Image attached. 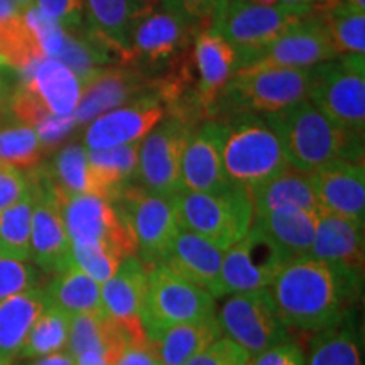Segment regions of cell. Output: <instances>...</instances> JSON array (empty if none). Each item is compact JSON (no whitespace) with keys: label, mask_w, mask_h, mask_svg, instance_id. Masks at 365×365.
Returning <instances> with one entry per match:
<instances>
[{"label":"cell","mask_w":365,"mask_h":365,"mask_svg":"<svg viewBox=\"0 0 365 365\" xmlns=\"http://www.w3.org/2000/svg\"><path fill=\"white\" fill-rule=\"evenodd\" d=\"M4 105V86H2V81H0V108H2Z\"/></svg>","instance_id":"6f0895ef"},{"label":"cell","mask_w":365,"mask_h":365,"mask_svg":"<svg viewBox=\"0 0 365 365\" xmlns=\"http://www.w3.org/2000/svg\"><path fill=\"white\" fill-rule=\"evenodd\" d=\"M323 2H327V0H323Z\"/></svg>","instance_id":"91938a15"},{"label":"cell","mask_w":365,"mask_h":365,"mask_svg":"<svg viewBox=\"0 0 365 365\" xmlns=\"http://www.w3.org/2000/svg\"><path fill=\"white\" fill-rule=\"evenodd\" d=\"M59 202L70 244L107 247L124 259L137 255L134 235L110 200L97 195H73L59 196Z\"/></svg>","instance_id":"30bf717a"},{"label":"cell","mask_w":365,"mask_h":365,"mask_svg":"<svg viewBox=\"0 0 365 365\" xmlns=\"http://www.w3.org/2000/svg\"><path fill=\"white\" fill-rule=\"evenodd\" d=\"M43 58L21 7L14 0H0V66L26 73Z\"/></svg>","instance_id":"f546056e"},{"label":"cell","mask_w":365,"mask_h":365,"mask_svg":"<svg viewBox=\"0 0 365 365\" xmlns=\"http://www.w3.org/2000/svg\"><path fill=\"white\" fill-rule=\"evenodd\" d=\"M48 304L61 309L73 317L80 313L103 312L100 298V284L80 267L68 266L54 274L49 284L44 287Z\"/></svg>","instance_id":"d6a6232c"},{"label":"cell","mask_w":365,"mask_h":365,"mask_svg":"<svg viewBox=\"0 0 365 365\" xmlns=\"http://www.w3.org/2000/svg\"><path fill=\"white\" fill-rule=\"evenodd\" d=\"M163 6V0H85V24L110 46L118 63L135 27Z\"/></svg>","instance_id":"603a6c76"},{"label":"cell","mask_w":365,"mask_h":365,"mask_svg":"<svg viewBox=\"0 0 365 365\" xmlns=\"http://www.w3.org/2000/svg\"><path fill=\"white\" fill-rule=\"evenodd\" d=\"M71 245V259L76 267H80L85 274H88L98 284H103L115 274L124 257L120 254L113 252L107 247H98V245Z\"/></svg>","instance_id":"60d3db41"},{"label":"cell","mask_w":365,"mask_h":365,"mask_svg":"<svg viewBox=\"0 0 365 365\" xmlns=\"http://www.w3.org/2000/svg\"><path fill=\"white\" fill-rule=\"evenodd\" d=\"M36 7L65 31L76 29L85 22V0H36Z\"/></svg>","instance_id":"bcb514c9"},{"label":"cell","mask_w":365,"mask_h":365,"mask_svg":"<svg viewBox=\"0 0 365 365\" xmlns=\"http://www.w3.org/2000/svg\"><path fill=\"white\" fill-rule=\"evenodd\" d=\"M319 212L365 220L364 161H335L308 175Z\"/></svg>","instance_id":"ffe728a7"},{"label":"cell","mask_w":365,"mask_h":365,"mask_svg":"<svg viewBox=\"0 0 365 365\" xmlns=\"http://www.w3.org/2000/svg\"><path fill=\"white\" fill-rule=\"evenodd\" d=\"M228 0H163L164 6L195 21L203 29H213L225 11Z\"/></svg>","instance_id":"ee69618b"},{"label":"cell","mask_w":365,"mask_h":365,"mask_svg":"<svg viewBox=\"0 0 365 365\" xmlns=\"http://www.w3.org/2000/svg\"><path fill=\"white\" fill-rule=\"evenodd\" d=\"M4 364H6V362H4Z\"/></svg>","instance_id":"94428289"},{"label":"cell","mask_w":365,"mask_h":365,"mask_svg":"<svg viewBox=\"0 0 365 365\" xmlns=\"http://www.w3.org/2000/svg\"><path fill=\"white\" fill-rule=\"evenodd\" d=\"M279 139L287 166L312 175L335 161H364V134L336 125L309 100L264 115Z\"/></svg>","instance_id":"7a4b0ae2"},{"label":"cell","mask_w":365,"mask_h":365,"mask_svg":"<svg viewBox=\"0 0 365 365\" xmlns=\"http://www.w3.org/2000/svg\"><path fill=\"white\" fill-rule=\"evenodd\" d=\"M113 365H161L149 339L127 341Z\"/></svg>","instance_id":"681fc988"},{"label":"cell","mask_w":365,"mask_h":365,"mask_svg":"<svg viewBox=\"0 0 365 365\" xmlns=\"http://www.w3.org/2000/svg\"><path fill=\"white\" fill-rule=\"evenodd\" d=\"M250 355L232 340L220 339L208 345L185 365H249Z\"/></svg>","instance_id":"f6af8a7d"},{"label":"cell","mask_w":365,"mask_h":365,"mask_svg":"<svg viewBox=\"0 0 365 365\" xmlns=\"http://www.w3.org/2000/svg\"><path fill=\"white\" fill-rule=\"evenodd\" d=\"M191 56L196 73V102L205 120H213L217 117L218 97L232 76L240 70L242 56L239 49L213 29L202 31L196 36L191 46Z\"/></svg>","instance_id":"d6986e66"},{"label":"cell","mask_w":365,"mask_h":365,"mask_svg":"<svg viewBox=\"0 0 365 365\" xmlns=\"http://www.w3.org/2000/svg\"><path fill=\"white\" fill-rule=\"evenodd\" d=\"M145 93H154V76L149 73L122 63L103 66L85 83L73 115L78 125L90 124L102 113L130 103Z\"/></svg>","instance_id":"ac0fdd59"},{"label":"cell","mask_w":365,"mask_h":365,"mask_svg":"<svg viewBox=\"0 0 365 365\" xmlns=\"http://www.w3.org/2000/svg\"><path fill=\"white\" fill-rule=\"evenodd\" d=\"M222 125V159L228 181L250 190L287 168L276 132L264 115L249 112L218 117Z\"/></svg>","instance_id":"3957f363"},{"label":"cell","mask_w":365,"mask_h":365,"mask_svg":"<svg viewBox=\"0 0 365 365\" xmlns=\"http://www.w3.org/2000/svg\"><path fill=\"white\" fill-rule=\"evenodd\" d=\"M59 196L97 195L103 196L97 178L90 166L88 149L83 144L71 143L59 149L51 168L46 170ZM105 198V196H103Z\"/></svg>","instance_id":"e575fe53"},{"label":"cell","mask_w":365,"mask_h":365,"mask_svg":"<svg viewBox=\"0 0 365 365\" xmlns=\"http://www.w3.org/2000/svg\"><path fill=\"white\" fill-rule=\"evenodd\" d=\"M289 261L293 257L279 244L252 225L244 239L223 254L220 294L267 289Z\"/></svg>","instance_id":"9a60e30c"},{"label":"cell","mask_w":365,"mask_h":365,"mask_svg":"<svg viewBox=\"0 0 365 365\" xmlns=\"http://www.w3.org/2000/svg\"><path fill=\"white\" fill-rule=\"evenodd\" d=\"M33 365H76V360L68 352H56L39 357L38 362H34Z\"/></svg>","instance_id":"f907efd6"},{"label":"cell","mask_w":365,"mask_h":365,"mask_svg":"<svg viewBox=\"0 0 365 365\" xmlns=\"http://www.w3.org/2000/svg\"><path fill=\"white\" fill-rule=\"evenodd\" d=\"M182 190L186 191H222L230 188L223 170L222 125L218 118L203 122L191 132L181 161Z\"/></svg>","instance_id":"7402d4cb"},{"label":"cell","mask_w":365,"mask_h":365,"mask_svg":"<svg viewBox=\"0 0 365 365\" xmlns=\"http://www.w3.org/2000/svg\"><path fill=\"white\" fill-rule=\"evenodd\" d=\"M137 242V254L144 262L156 264L170 247L178 225L171 198L150 193L140 185H129L112 200Z\"/></svg>","instance_id":"7c38bea8"},{"label":"cell","mask_w":365,"mask_h":365,"mask_svg":"<svg viewBox=\"0 0 365 365\" xmlns=\"http://www.w3.org/2000/svg\"><path fill=\"white\" fill-rule=\"evenodd\" d=\"M249 365H307V355L294 340L289 339L250 357Z\"/></svg>","instance_id":"c3c4849f"},{"label":"cell","mask_w":365,"mask_h":365,"mask_svg":"<svg viewBox=\"0 0 365 365\" xmlns=\"http://www.w3.org/2000/svg\"><path fill=\"white\" fill-rule=\"evenodd\" d=\"M127 341L129 339L124 328L103 312L80 313L73 314L70 319L66 352L73 359L86 352H97L115 364Z\"/></svg>","instance_id":"83f0119b"},{"label":"cell","mask_w":365,"mask_h":365,"mask_svg":"<svg viewBox=\"0 0 365 365\" xmlns=\"http://www.w3.org/2000/svg\"><path fill=\"white\" fill-rule=\"evenodd\" d=\"M22 85L46 110L58 117L73 115L83 93L78 76L53 58H43L31 70L22 73Z\"/></svg>","instance_id":"484cf974"},{"label":"cell","mask_w":365,"mask_h":365,"mask_svg":"<svg viewBox=\"0 0 365 365\" xmlns=\"http://www.w3.org/2000/svg\"><path fill=\"white\" fill-rule=\"evenodd\" d=\"M222 330L217 317H208L200 322L182 323V325L168 328L154 339H149L156 350L161 365H185L195 355L220 339Z\"/></svg>","instance_id":"4dcf8cb0"},{"label":"cell","mask_w":365,"mask_h":365,"mask_svg":"<svg viewBox=\"0 0 365 365\" xmlns=\"http://www.w3.org/2000/svg\"><path fill=\"white\" fill-rule=\"evenodd\" d=\"M215 314V298L191 284L163 262L148 267L143 309L144 330L154 339L168 328L200 322Z\"/></svg>","instance_id":"5b68a950"},{"label":"cell","mask_w":365,"mask_h":365,"mask_svg":"<svg viewBox=\"0 0 365 365\" xmlns=\"http://www.w3.org/2000/svg\"><path fill=\"white\" fill-rule=\"evenodd\" d=\"M307 365H364L360 336L352 313L339 325L314 333Z\"/></svg>","instance_id":"d590c367"},{"label":"cell","mask_w":365,"mask_h":365,"mask_svg":"<svg viewBox=\"0 0 365 365\" xmlns=\"http://www.w3.org/2000/svg\"><path fill=\"white\" fill-rule=\"evenodd\" d=\"M319 213L299 208H277L254 218V227L279 244L291 257L309 254Z\"/></svg>","instance_id":"1f68e13d"},{"label":"cell","mask_w":365,"mask_h":365,"mask_svg":"<svg viewBox=\"0 0 365 365\" xmlns=\"http://www.w3.org/2000/svg\"><path fill=\"white\" fill-rule=\"evenodd\" d=\"M313 12L322 19L339 56H365V11L350 6L346 0H327L314 4Z\"/></svg>","instance_id":"836d02e7"},{"label":"cell","mask_w":365,"mask_h":365,"mask_svg":"<svg viewBox=\"0 0 365 365\" xmlns=\"http://www.w3.org/2000/svg\"><path fill=\"white\" fill-rule=\"evenodd\" d=\"M362 279L364 274L303 255L287 262L267 291L287 328L318 333L352 313Z\"/></svg>","instance_id":"6da1fadb"},{"label":"cell","mask_w":365,"mask_h":365,"mask_svg":"<svg viewBox=\"0 0 365 365\" xmlns=\"http://www.w3.org/2000/svg\"><path fill=\"white\" fill-rule=\"evenodd\" d=\"M33 190L19 202L0 212V250L4 257L29 261L31 259V223H33Z\"/></svg>","instance_id":"f35d334b"},{"label":"cell","mask_w":365,"mask_h":365,"mask_svg":"<svg viewBox=\"0 0 365 365\" xmlns=\"http://www.w3.org/2000/svg\"><path fill=\"white\" fill-rule=\"evenodd\" d=\"M148 266L137 255L122 261L115 274L103 284H100L103 313L124 328L129 341L145 340L140 309H143Z\"/></svg>","instance_id":"44dd1931"},{"label":"cell","mask_w":365,"mask_h":365,"mask_svg":"<svg viewBox=\"0 0 365 365\" xmlns=\"http://www.w3.org/2000/svg\"><path fill=\"white\" fill-rule=\"evenodd\" d=\"M46 308L48 299L41 287L0 299V362L11 364L19 355L27 333Z\"/></svg>","instance_id":"4316f807"},{"label":"cell","mask_w":365,"mask_h":365,"mask_svg":"<svg viewBox=\"0 0 365 365\" xmlns=\"http://www.w3.org/2000/svg\"><path fill=\"white\" fill-rule=\"evenodd\" d=\"M364 223L319 212L309 249L312 257L364 274Z\"/></svg>","instance_id":"d4e9b609"},{"label":"cell","mask_w":365,"mask_h":365,"mask_svg":"<svg viewBox=\"0 0 365 365\" xmlns=\"http://www.w3.org/2000/svg\"><path fill=\"white\" fill-rule=\"evenodd\" d=\"M27 191H29L27 171L17 170L9 164H0V212L19 202Z\"/></svg>","instance_id":"7dc6e473"},{"label":"cell","mask_w":365,"mask_h":365,"mask_svg":"<svg viewBox=\"0 0 365 365\" xmlns=\"http://www.w3.org/2000/svg\"><path fill=\"white\" fill-rule=\"evenodd\" d=\"M350 6L360 9V11H365V0H346Z\"/></svg>","instance_id":"9f6ffc18"},{"label":"cell","mask_w":365,"mask_h":365,"mask_svg":"<svg viewBox=\"0 0 365 365\" xmlns=\"http://www.w3.org/2000/svg\"><path fill=\"white\" fill-rule=\"evenodd\" d=\"M14 2L21 7V11H24V9H27V7L36 6V0H14Z\"/></svg>","instance_id":"11a10c76"},{"label":"cell","mask_w":365,"mask_h":365,"mask_svg":"<svg viewBox=\"0 0 365 365\" xmlns=\"http://www.w3.org/2000/svg\"><path fill=\"white\" fill-rule=\"evenodd\" d=\"M0 257H2V250H0Z\"/></svg>","instance_id":"680465c9"},{"label":"cell","mask_w":365,"mask_h":365,"mask_svg":"<svg viewBox=\"0 0 365 365\" xmlns=\"http://www.w3.org/2000/svg\"><path fill=\"white\" fill-rule=\"evenodd\" d=\"M34 195L31 223V259L46 274H58L71 266V245L63 220L61 202L44 168L27 171Z\"/></svg>","instance_id":"4fadbf2b"},{"label":"cell","mask_w":365,"mask_h":365,"mask_svg":"<svg viewBox=\"0 0 365 365\" xmlns=\"http://www.w3.org/2000/svg\"><path fill=\"white\" fill-rule=\"evenodd\" d=\"M139 143L108 149H88L90 166L105 198L112 202L125 186L132 185L137 173Z\"/></svg>","instance_id":"8d00e7d4"},{"label":"cell","mask_w":365,"mask_h":365,"mask_svg":"<svg viewBox=\"0 0 365 365\" xmlns=\"http://www.w3.org/2000/svg\"><path fill=\"white\" fill-rule=\"evenodd\" d=\"M312 7L289 6H244L227 2L225 11L213 27L234 48L239 49L244 68L254 54L271 44L296 22L309 16Z\"/></svg>","instance_id":"5bb4252c"},{"label":"cell","mask_w":365,"mask_h":365,"mask_svg":"<svg viewBox=\"0 0 365 365\" xmlns=\"http://www.w3.org/2000/svg\"><path fill=\"white\" fill-rule=\"evenodd\" d=\"M249 195L254 207V218L277 208H299L319 213L309 178L289 166L269 181L250 188Z\"/></svg>","instance_id":"f1b7e54d"},{"label":"cell","mask_w":365,"mask_h":365,"mask_svg":"<svg viewBox=\"0 0 365 365\" xmlns=\"http://www.w3.org/2000/svg\"><path fill=\"white\" fill-rule=\"evenodd\" d=\"M171 202L180 228L203 237L222 250L244 239L254 223L249 190L240 186L212 193L182 190Z\"/></svg>","instance_id":"277c9868"},{"label":"cell","mask_w":365,"mask_h":365,"mask_svg":"<svg viewBox=\"0 0 365 365\" xmlns=\"http://www.w3.org/2000/svg\"><path fill=\"white\" fill-rule=\"evenodd\" d=\"M166 117V107L156 93H145L130 103L105 112L85 130L86 149H108L140 143Z\"/></svg>","instance_id":"e0dca14e"},{"label":"cell","mask_w":365,"mask_h":365,"mask_svg":"<svg viewBox=\"0 0 365 365\" xmlns=\"http://www.w3.org/2000/svg\"><path fill=\"white\" fill-rule=\"evenodd\" d=\"M215 317L222 335L250 357L291 339L267 289L228 294Z\"/></svg>","instance_id":"9c48e42d"},{"label":"cell","mask_w":365,"mask_h":365,"mask_svg":"<svg viewBox=\"0 0 365 365\" xmlns=\"http://www.w3.org/2000/svg\"><path fill=\"white\" fill-rule=\"evenodd\" d=\"M308 100L336 125L364 134L365 61L362 54H346L309 70Z\"/></svg>","instance_id":"8992f818"},{"label":"cell","mask_w":365,"mask_h":365,"mask_svg":"<svg viewBox=\"0 0 365 365\" xmlns=\"http://www.w3.org/2000/svg\"><path fill=\"white\" fill-rule=\"evenodd\" d=\"M39 271L27 261L0 257V299L38 287Z\"/></svg>","instance_id":"b9f144b4"},{"label":"cell","mask_w":365,"mask_h":365,"mask_svg":"<svg viewBox=\"0 0 365 365\" xmlns=\"http://www.w3.org/2000/svg\"><path fill=\"white\" fill-rule=\"evenodd\" d=\"M339 58L330 36L317 14L309 12L286 29L279 38L254 54V58L239 71L259 70H309L319 63Z\"/></svg>","instance_id":"2e32d148"},{"label":"cell","mask_w":365,"mask_h":365,"mask_svg":"<svg viewBox=\"0 0 365 365\" xmlns=\"http://www.w3.org/2000/svg\"><path fill=\"white\" fill-rule=\"evenodd\" d=\"M223 254L225 250L218 249L212 242L180 228L159 262H163L191 284L202 287L213 298H220Z\"/></svg>","instance_id":"cb8c5ba5"},{"label":"cell","mask_w":365,"mask_h":365,"mask_svg":"<svg viewBox=\"0 0 365 365\" xmlns=\"http://www.w3.org/2000/svg\"><path fill=\"white\" fill-rule=\"evenodd\" d=\"M76 365H113L105 355L97 352H86L76 357Z\"/></svg>","instance_id":"816d5d0a"},{"label":"cell","mask_w":365,"mask_h":365,"mask_svg":"<svg viewBox=\"0 0 365 365\" xmlns=\"http://www.w3.org/2000/svg\"><path fill=\"white\" fill-rule=\"evenodd\" d=\"M43 145L33 125L17 120L0 118V164L31 171L39 166L43 158Z\"/></svg>","instance_id":"74e56055"},{"label":"cell","mask_w":365,"mask_h":365,"mask_svg":"<svg viewBox=\"0 0 365 365\" xmlns=\"http://www.w3.org/2000/svg\"><path fill=\"white\" fill-rule=\"evenodd\" d=\"M70 319V314L48 304V308L39 314L33 328L27 333L19 355L26 359H36L63 352L68 345Z\"/></svg>","instance_id":"ab89813d"},{"label":"cell","mask_w":365,"mask_h":365,"mask_svg":"<svg viewBox=\"0 0 365 365\" xmlns=\"http://www.w3.org/2000/svg\"><path fill=\"white\" fill-rule=\"evenodd\" d=\"M202 31L207 29L163 4L135 27L120 63L154 76L190 51Z\"/></svg>","instance_id":"ba28073f"},{"label":"cell","mask_w":365,"mask_h":365,"mask_svg":"<svg viewBox=\"0 0 365 365\" xmlns=\"http://www.w3.org/2000/svg\"><path fill=\"white\" fill-rule=\"evenodd\" d=\"M22 14H24L26 24L29 26L31 33H33L34 38L38 39L44 56L56 59L63 48V43H65L66 31L63 29L56 21L44 16L36 6L24 9Z\"/></svg>","instance_id":"7bdbcfd3"},{"label":"cell","mask_w":365,"mask_h":365,"mask_svg":"<svg viewBox=\"0 0 365 365\" xmlns=\"http://www.w3.org/2000/svg\"><path fill=\"white\" fill-rule=\"evenodd\" d=\"M230 4H244V6H276L277 0H228Z\"/></svg>","instance_id":"db71d44e"},{"label":"cell","mask_w":365,"mask_h":365,"mask_svg":"<svg viewBox=\"0 0 365 365\" xmlns=\"http://www.w3.org/2000/svg\"><path fill=\"white\" fill-rule=\"evenodd\" d=\"M195 129L181 118L166 115L140 140L135 180L143 188L166 198L182 191V153Z\"/></svg>","instance_id":"8fae6325"},{"label":"cell","mask_w":365,"mask_h":365,"mask_svg":"<svg viewBox=\"0 0 365 365\" xmlns=\"http://www.w3.org/2000/svg\"><path fill=\"white\" fill-rule=\"evenodd\" d=\"M323 0H277V4L281 6H289V7H313L314 4H322Z\"/></svg>","instance_id":"f5cc1de1"},{"label":"cell","mask_w":365,"mask_h":365,"mask_svg":"<svg viewBox=\"0 0 365 365\" xmlns=\"http://www.w3.org/2000/svg\"><path fill=\"white\" fill-rule=\"evenodd\" d=\"M312 70V68H309ZM309 70L237 71L222 90L217 117L249 112L269 115L308 98Z\"/></svg>","instance_id":"52a82bcc"}]
</instances>
